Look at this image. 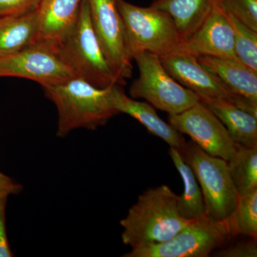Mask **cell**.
<instances>
[{
	"label": "cell",
	"mask_w": 257,
	"mask_h": 257,
	"mask_svg": "<svg viewBox=\"0 0 257 257\" xmlns=\"http://www.w3.org/2000/svg\"><path fill=\"white\" fill-rule=\"evenodd\" d=\"M169 155L183 179L184 192L177 201L179 215L187 220H192L205 214L202 189L190 165L178 149L170 147Z\"/></svg>",
	"instance_id": "ac0fdd59"
},
{
	"label": "cell",
	"mask_w": 257,
	"mask_h": 257,
	"mask_svg": "<svg viewBox=\"0 0 257 257\" xmlns=\"http://www.w3.org/2000/svg\"><path fill=\"white\" fill-rule=\"evenodd\" d=\"M128 55L149 52L159 57L178 53L183 40L172 18L153 7L140 8L117 0Z\"/></svg>",
	"instance_id": "3957f363"
},
{
	"label": "cell",
	"mask_w": 257,
	"mask_h": 257,
	"mask_svg": "<svg viewBox=\"0 0 257 257\" xmlns=\"http://www.w3.org/2000/svg\"><path fill=\"white\" fill-rule=\"evenodd\" d=\"M167 72L179 84L199 96L207 106L234 104L236 97L214 74L199 63L197 57L175 53L160 57Z\"/></svg>",
	"instance_id": "8fae6325"
},
{
	"label": "cell",
	"mask_w": 257,
	"mask_h": 257,
	"mask_svg": "<svg viewBox=\"0 0 257 257\" xmlns=\"http://www.w3.org/2000/svg\"><path fill=\"white\" fill-rule=\"evenodd\" d=\"M82 0H41L38 7L40 37L60 42L73 27Z\"/></svg>",
	"instance_id": "e0dca14e"
},
{
	"label": "cell",
	"mask_w": 257,
	"mask_h": 257,
	"mask_svg": "<svg viewBox=\"0 0 257 257\" xmlns=\"http://www.w3.org/2000/svg\"><path fill=\"white\" fill-rule=\"evenodd\" d=\"M228 165L239 195L257 189V147L236 145Z\"/></svg>",
	"instance_id": "ffe728a7"
},
{
	"label": "cell",
	"mask_w": 257,
	"mask_h": 257,
	"mask_svg": "<svg viewBox=\"0 0 257 257\" xmlns=\"http://www.w3.org/2000/svg\"><path fill=\"white\" fill-rule=\"evenodd\" d=\"M8 197H0V257H13L6 227V208Z\"/></svg>",
	"instance_id": "484cf974"
},
{
	"label": "cell",
	"mask_w": 257,
	"mask_h": 257,
	"mask_svg": "<svg viewBox=\"0 0 257 257\" xmlns=\"http://www.w3.org/2000/svg\"><path fill=\"white\" fill-rule=\"evenodd\" d=\"M110 99L113 107L119 114L124 113L135 118L152 135L163 140L170 147L182 150L187 145L182 134L170 123L161 119L152 106L128 97L119 84H114L110 87Z\"/></svg>",
	"instance_id": "4fadbf2b"
},
{
	"label": "cell",
	"mask_w": 257,
	"mask_h": 257,
	"mask_svg": "<svg viewBox=\"0 0 257 257\" xmlns=\"http://www.w3.org/2000/svg\"><path fill=\"white\" fill-rule=\"evenodd\" d=\"M41 0H0V18L36 9Z\"/></svg>",
	"instance_id": "d4e9b609"
},
{
	"label": "cell",
	"mask_w": 257,
	"mask_h": 257,
	"mask_svg": "<svg viewBox=\"0 0 257 257\" xmlns=\"http://www.w3.org/2000/svg\"><path fill=\"white\" fill-rule=\"evenodd\" d=\"M226 15L234 32V51L238 61L257 74V32L243 25L233 15Z\"/></svg>",
	"instance_id": "7402d4cb"
},
{
	"label": "cell",
	"mask_w": 257,
	"mask_h": 257,
	"mask_svg": "<svg viewBox=\"0 0 257 257\" xmlns=\"http://www.w3.org/2000/svg\"><path fill=\"white\" fill-rule=\"evenodd\" d=\"M234 236L229 219L215 220L205 214L189 221L168 241L132 248L122 256L206 257Z\"/></svg>",
	"instance_id": "5b68a950"
},
{
	"label": "cell",
	"mask_w": 257,
	"mask_h": 257,
	"mask_svg": "<svg viewBox=\"0 0 257 257\" xmlns=\"http://www.w3.org/2000/svg\"><path fill=\"white\" fill-rule=\"evenodd\" d=\"M133 60L136 61L140 75L130 87V97L146 99L169 114H179L200 101L167 72L158 56L140 52L133 56Z\"/></svg>",
	"instance_id": "52a82bcc"
},
{
	"label": "cell",
	"mask_w": 257,
	"mask_h": 257,
	"mask_svg": "<svg viewBox=\"0 0 257 257\" xmlns=\"http://www.w3.org/2000/svg\"><path fill=\"white\" fill-rule=\"evenodd\" d=\"M58 42L62 55L77 77L100 89L119 84L93 30L87 0H82L75 23Z\"/></svg>",
	"instance_id": "277c9868"
},
{
	"label": "cell",
	"mask_w": 257,
	"mask_h": 257,
	"mask_svg": "<svg viewBox=\"0 0 257 257\" xmlns=\"http://www.w3.org/2000/svg\"><path fill=\"white\" fill-rule=\"evenodd\" d=\"M229 220L234 236L242 234L256 239L257 189L239 194L237 205Z\"/></svg>",
	"instance_id": "44dd1931"
},
{
	"label": "cell",
	"mask_w": 257,
	"mask_h": 257,
	"mask_svg": "<svg viewBox=\"0 0 257 257\" xmlns=\"http://www.w3.org/2000/svg\"><path fill=\"white\" fill-rule=\"evenodd\" d=\"M177 195L167 185L149 189L120 221L121 239L132 248L168 241L191 220L181 217Z\"/></svg>",
	"instance_id": "6da1fadb"
},
{
	"label": "cell",
	"mask_w": 257,
	"mask_h": 257,
	"mask_svg": "<svg viewBox=\"0 0 257 257\" xmlns=\"http://www.w3.org/2000/svg\"><path fill=\"white\" fill-rule=\"evenodd\" d=\"M91 23L108 64L119 85L133 75V65L126 49L124 25L117 0H87Z\"/></svg>",
	"instance_id": "9c48e42d"
},
{
	"label": "cell",
	"mask_w": 257,
	"mask_h": 257,
	"mask_svg": "<svg viewBox=\"0 0 257 257\" xmlns=\"http://www.w3.org/2000/svg\"><path fill=\"white\" fill-rule=\"evenodd\" d=\"M40 37L36 9L0 18V57L20 52Z\"/></svg>",
	"instance_id": "9a60e30c"
},
{
	"label": "cell",
	"mask_w": 257,
	"mask_h": 257,
	"mask_svg": "<svg viewBox=\"0 0 257 257\" xmlns=\"http://www.w3.org/2000/svg\"><path fill=\"white\" fill-rule=\"evenodd\" d=\"M207 107L224 125L236 145L257 147V117L234 104Z\"/></svg>",
	"instance_id": "d6986e66"
},
{
	"label": "cell",
	"mask_w": 257,
	"mask_h": 257,
	"mask_svg": "<svg viewBox=\"0 0 257 257\" xmlns=\"http://www.w3.org/2000/svg\"><path fill=\"white\" fill-rule=\"evenodd\" d=\"M168 121L179 133L188 135L211 156L227 162L234 156L236 144L220 120L202 101L179 114H169Z\"/></svg>",
	"instance_id": "30bf717a"
},
{
	"label": "cell",
	"mask_w": 257,
	"mask_h": 257,
	"mask_svg": "<svg viewBox=\"0 0 257 257\" xmlns=\"http://www.w3.org/2000/svg\"><path fill=\"white\" fill-rule=\"evenodd\" d=\"M23 190L21 184L0 172V197L18 195Z\"/></svg>",
	"instance_id": "4316f807"
},
{
	"label": "cell",
	"mask_w": 257,
	"mask_h": 257,
	"mask_svg": "<svg viewBox=\"0 0 257 257\" xmlns=\"http://www.w3.org/2000/svg\"><path fill=\"white\" fill-rule=\"evenodd\" d=\"M197 60L236 97L235 104L242 97L257 101V74L239 61L211 56H201Z\"/></svg>",
	"instance_id": "5bb4252c"
},
{
	"label": "cell",
	"mask_w": 257,
	"mask_h": 257,
	"mask_svg": "<svg viewBox=\"0 0 257 257\" xmlns=\"http://www.w3.org/2000/svg\"><path fill=\"white\" fill-rule=\"evenodd\" d=\"M216 256L220 257H256V239L247 241H241L222 248L216 253Z\"/></svg>",
	"instance_id": "cb8c5ba5"
},
{
	"label": "cell",
	"mask_w": 257,
	"mask_h": 257,
	"mask_svg": "<svg viewBox=\"0 0 257 257\" xmlns=\"http://www.w3.org/2000/svg\"><path fill=\"white\" fill-rule=\"evenodd\" d=\"M5 77L30 79L44 88L77 75L62 55L58 42L38 38L20 52L0 57V77Z\"/></svg>",
	"instance_id": "ba28073f"
},
{
	"label": "cell",
	"mask_w": 257,
	"mask_h": 257,
	"mask_svg": "<svg viewBox=\"0 0 257 257\" xmlns=\"http://www.w3.org/2000/svg\"><path fill=\"white\" fill-rule=\"evenodd\" d=\"M218 0H156L152 7L167 13L183 42L202 26Z\"/></svg>",
	"instance_id": "2e32d148"
},
{
	"label": "cell",
	"mask_w": 257,
	"mask_h": 257,
	"mask_svg": "<svg viewBox=\"0 0 257 257\" xmlns=\"http://www.w3.org/2000/svg\"><path fill=\"white\" fill-rule=\"evenodd\" d=\"M111 87L100 89L77 77L44 87L58 113L57 136L65 138L77 128L96 130L119 114L111 104Z\"/></svg>",
	"instance_id": "7a4b0ae2"
},
{
	"label": "cell",
	"mask_w": 257,
	"mask_h": 257,
	"mask_svg": "<svg viewBox=\"0 0 257 257\" xmlns=\"http://www.w3.org/2000/svg\"><path fill=\"white\" fill-rule=\"evenodd\" d=\"M195 174L204 198L206 214L215 220H225L234 212L239 193L230 175L228 162L211 156L194 142L179 150Z\"/></svg>",
	"instance_id": "8992f818"
},
{
	"label": "cell",
	"mask_w": 257,
	"mask_h": 257,
	"mask_svg": "<svg viewBox=\"0 0 257 257\" xmlns=\"http://www.w3.org/2000/svg\"><path fill=\"white\" fill-rule=\"evenodd\" d=\"M178 53L189 54L196 57L211 56L238 61L234 51L232 26L219 0L199 30L182 42Z\"/></svg>",
	"instance_id": "7c38bea8"
},
{
	"label": "cell",
	"mask_w": 257,
	"mask_h": 257,
	"mask_svg": "<svg viewBox=\"0 0 257 257\" xmlns=\"http://www.w3.org/2000/svg\"><path fill=\"white\" fill-rule=\"evenodd\" d=\"M221 8L243 25L257 32V0H219Z\"/></svg>",
	"instance_id": "603a6c76"
}]
</instances>
